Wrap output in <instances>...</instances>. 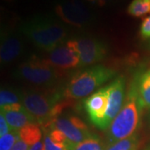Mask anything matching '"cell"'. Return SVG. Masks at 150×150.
<instances>
[{
    "mask_svg": "<svg viewBox=\"0 0 150 150\" xmlns=\"http://www.w3.org/2000/svg\"><path fill=\"white\" fill-rule=\"evenodd\" d=\"M20 32L34 46L50 52L64 44L68 36V28L61 21L49 14H38L23 22Z\"/></svg>",
    "mask_w": 150,
    "mask_h": 150,
    "instance_id": "1",
    "label": "cell"
},
{
    "mask_svg": "<svg viewBox=\"0 0 150 150\" xmlns=\"http://www.w3.org/2000/svg\"><path fill=\"white\" fill-rule=\"evenodd\" d=\"M63 92L59 90H28L21 94L22 103L42 127L61 114L63 109L69 103L64 101Z\"/></svg>",
    "mask_w": 150,
    "mask_h": 150,
    "instance_id": "2",
    "label": "cell"
},
{
    "mask_svg": "<svg viewBox=\"0 0 150 150\" xmlns=\"http://www.w3.org/2000/svg\"><path fill=\"white\" fill-rule=\"evenodd\" d=\"M115 75V70L103 65H94L79 71L73 75L66 83L63 90L64 97L67 100L83 98Z\"/></svg>",
    "mask_w": 150,
    "mask_h": 150,
    "instance_id": "3",
    "label": "cell"
},
{
    "mask_svg": "<svg viewBox=\"0 0 150 150\" xmlns=\"http://www.w3.org/2000/svg\"><path fill=\"white\" fill-rule=\"evenodd\" d=\"M142 110L136 92L131 86L123 108L108 128V144L116 143L135 134L141 122Z\"/></svg>",
    "mask_w": 150,
    "mask_h": 150,
    "instance_id": "4",
    "label": "cell"
},
{
    "mask_svg": "<svg viewBox=\"0 0 150 150\" xmlns=\"http://www.w3.org/2000/svg\"><path fill=\"white\" fill-rule=\"evenodd\" d=\"M17 79L31 84L49 88L54 86L59 79V73L46 59L32 58L19 65L14 72Z\"/></svg>",
    "mask_w": 150,
    "mask_h": 150,
    "instance_id": "5",
    "label": "cell"
},
{
    "mask_svg": "<svg viewBox=\"0 0 150 150\" xmlns=\"http://www.w3.org/2000/svg\"><path fill=\"white\" fill-rule=\"evenodd\" d=\"M54 10L61 21L74 27L84 28L94 21V14L81 0H58Z\"/></svg>",
    "mask_w": 150,
    "mask_h": 150,
    "instance_id": "6",
    "label": "cell"
},
{
    "mask_svg": "<svg viewBox=\"0 0 150 150\" xmlns=\"http://www.w3.org/2000/svg\"><path fill=\"white\" fill-rule=\"evenodd\" d=\"M66 44L79 54L80 59L79 67H87L97 64L107 56L106 44L96 38H75L67 41Z\"/></svg>",
    "mask_w": 150,
    "mask_h": 150,
    "instance_id": "7",
    "label": "cell"
},
{
    "mask_svg": "<svg viewBox=\"0 0 150 150\" xmlns=\"http://www.w3.org/2000/svg\"><path fill=\"white\" fill-rule=\"evenodd\" d=\"M43 131L49 129H59L64 133L69 144H75L89 138L92 134L83 121L74 115L58 116L47 125L42 127ZM69 147V146H68Z\"/></svg>",
    "mask_w": 150,
    "mask_h": 150,
    "instance_id": "8",
    "label": "cell"
},
{
    "mask_svg": "<svg viewBox=\"0 0 150 150\" xmlns=\"http://www.w3.org/2000/svg\"><path fill=\"white\" fill-rule=\"evenodd\" d=\"M108 99V86L102 88L86 98L83 108L91 123L98 129L103 130Z\"/></svg>",
    "mask_w": 150,
    "mask_h": 150,
    "instance_id": "9",
    "label": "cell"
},
{
    "mask_svg": "<svg viewBox=\"0 0 150 150\" xmlns=\"http://www.w3.org/2000/svg\"><path fill=\"white\" fill-rule=\"evenodd\" d=\"M108 86V99L107 110L103 123V130H106L109 128L113 119L116 118L121 108H123L125 81L123 77L119 76Z\"/></svg>",
    "mask_w": 150,
    "mask_h": 150,
    "instance_id": "10",
    "label": "cell"
},
{
    "mask_svg": "<svg viewBox=\"0 0 150 150\" xmlns=\"http://www.w3.org/2000/svg\"><path fill=\"white\" fill-rule=\"evenodd\" d=\"M47 62L57 69H70L79 67L80 59L77 52L66 43L48 52Z\"/></svg>",
    "mask_w": 150,
    "mask_h": 150,
    "instance_id": "11",
    "label": "cell"
},
{
    "mask_svg": "<svg viewBox=\"0 0 150 150\" xmlns=\"http://www.w3.org/2000/svg\"><path fill=\"white\" fill-rule=\"evenodd\" d=\"M1 113L5 117L11 130L18 132L30 123H36L31 114L19 103L2 108Z\"/></svg>",
    "mask_w": 150,
    "mask_h": 150,
    "instance_id": "12",
    "label": "cell"
},
{
    "mask_svg": "<svg viewBox=\"0 0 150 150\" xmlns=\"http://www.w3.org/2000/svg\"><path fill=\"white\" fill-rule=\"evenodd\" d=\"M0 48V60L4 64H9L22 53L23 43L20 37L12 33H2Z\"/></svg>",
    "mask_w": 150,
    "mask_h": 150,
    "instance_id": "13",
    "label": "cell"
},
{
    "mask_svg": "<svg viewBox=\"0 0 150 150\" xmlns=\"http://www.w3.org/2000/svg\"><path fill=\"white\" fill-rule=\"evenodd\" d=\"M131 86L136 92L140 107L150 108V68L138 75Z\"/></svg>",
    "mask_w": 150,
    "mask_h": 150,
    "instance_id": "14",
    "label": "cell"
},
{
    "mask_svg": "<svg viewBox=\"0 0 150 150\" xmlns=\"http://www.w3.org/2000/svg\"><path fill=\"white\" fill-rule=\"evenodd\" d=\"M19 138L28 145L32 146L39 142L42 133L37 123H30L18 131Z\"/></svg>",
    "mask_w": 150,
    "mask_h": 150,
    "instance_id": "15",
    "label": "cell"
},
{
    "mask_svg": "<svg viewBox=\"0 0 150 150\" xmlns=\"http://www.w3.org/2000/svg\"><path fill=\"white\" fill-rule=\"evenodd\" d=\"M68 150H105V147L98 136L92 134L81 143L69 145Z\"/></svg>",
    "mask_w": 150,
    "mask_h": 150,
    "instance_id": "16",
    "label": "cell"
},
{
    "mask_svg": "<svg viewBox=\"0 0 150 150\" xmlns=\"http://www.w3.org/2000/svg\"><path fill=\"white\" fill-rule=\"evenodd\" d=\"M128 13L136 18L150 14V0H133L128 8Z\"/></svg>",
    "mask_w": 150,
    "mask_h": 150,
    "instance_id": "17",
    "label": "cell"
},
{
    "mask_svg": "<svg viewBox=\"0 0 150 150\" xmlns=\"http://www.w3.org/2000/svg\"><path fill=\"white\" fill-rule=\"evenodd\" d=\"M139 140L136 134H134L127 139L118 141L113 144H108L105 150H137Z\"/></svg>",
    "mask_w": 150,
    "mask_h": 150,
    "instance_id": "18",
    "label": "cell"
},
{
    "mask_svg": "<svg viewBox=\"0 0 150 150\" xmlns=\"http://www.w3.org/2000/svg\"><path fill=\"white\" fill-rule=\"evenodd\" d=\"M21 100V94H18L16 92L2 88L0 93V107L1 108L8 105H11L13 103H18Z\"/></svg>",
    "mask_w": 150,
    "mask_h": 150,
    "instance_id": "19",
    "label": "cell"
},
{
    "mask_svg": "<svg viewBox=\"0 0 150 150\" xmlns=\"http://www.w3.org/2000/svg\"><path fill=\"white\" fill-rule=\"evenodd\" d=\"M20 139L18 131L11 130L10 133L7 134L0 139V150H11L18 140Z\"/></svg>",
    "mask_w": 150,
    "mask_h": 150,
    "instance_id": "20",
    "label": "cell"
},
{
    "mask_svg": "<svg viewBox=\"0 0 150 150\" xmlns=\"http://www.w3.org/2000/svg\"><path fill=\"white\" fill-rule=\"evenodd\" d=\"M43 144H44L45 150H68L67 147L64 145L58 144L54 143V141L50 139L48 134H45Z\"/></svg>",
    "mask_w": 150,
    "mask_h": 150,
    "instance_id": "21",
    "label": "cell"
},
{
    "mask_svg": "<svg viewBox=\"0 0 150 150\" xmlns=\"http://www.w3.org/2000/svg\"><path fill=\"white\" fill-rule=\"evenodd\" d=\"M140 35L143 38H150V16L145 18L140 26Z\"/></svg>",
    "mask_w": 150,
    "mask_h": 150,
    "instance_id": "22",
    "label": "cell"
},
{
    "mask_svg": "<svg viewBox=\"0 0 150 150\" xmlns=\"http://www.w3.org/2000/svg\"><path fill=\"white\" fill-rule=\"evenodd\" d=\"M10 126H8V123L6 120L5 117L4 116V114L1 113L0 115V136L3 137L9 132L11 129L9 128Z\"/></svg>",
    "mask_w": 150,
    "mask_h": 150,
    "instance_id": "23",
    "label": "cell"
},
{
    "mask_svg": "<svg viewBox=\"0 0 150 150\" xmlns=\"http://www.w3.org/2000/svg\"><path fill=\"white\" fill-rule=\"evenodd\" d=\"M29 145H28L26 143H24L23 141L19 139L14 146L11 149V150H28L29 149Z\"/></svg>",
    "mask_w": 150,
    "mask_h": 150,
    "instance_id": "24",
    "label": "cell"
},
{
    "mask_svg": "<svg viewBox=\"0 0 150 150\" xmlns=\"http://www.w3.org/2000/svg\"><path fill=\"white\" fill-rule=\"evenodd\" d=\"M119 0H98V6L99 7H104V6L112 5L117 4Z\"/></svg>",
    "mask_w": 150,
    "mask_h": 150,
    "instance_id": "25",
    "label": "cell"
},
{
    "mask_svg": "<svg viewBox=\"0 0 150 150\" xmlns=\"http://www.w3.org/2000/svg\"><path fill=\"white\" fill-rule=\"evenodd\" d=\"M28 150H45V148H44V144H43L42 142H38L35 144L32 145L29 149Z\"/></svg>",
    "mask_w": 150,
    "mask_h": 150,
    "instance_id": "26",
    "label": "cell"
},
{
    "mask_svg": "<svg viewBox=\"0 0 150 150\" xmlns=\"http://www.w3.org/2000/svg\"><path fill=\"white\" fill-rule=\"evenodd\" d=\"M86 1L92 4H96V5H98V0H86Z\"/></svg>",
    "mask_w": 150,
    "mask_h": 150,
    "instance_id": "27",
    "label": "cell"
},
{
    "mask_svg": "<svg viewBox=\"0 0 150 150\" xmlns=\"http://www.w3.org/2000/svg\"><path fill=\"white\" fill-rule=\"evenodd\" d=\"M5 1H8V2H12V1H17V0H5Z\"/></svg>",
    "mask_w": 150,
    "mask_h": 150,
    "instance_id": "28",
    "label": "cell"
}]
</instances>
